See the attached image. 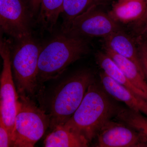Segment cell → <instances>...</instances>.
<instances>
[{
    "mask_svg": "<svg viewBox=\"0 0 147 147\" xmlns=\"http://www.w3.org/2000/svg\"><path fill=\"white\" fill-rule=\"evenodd\" d=\"M89 51L88 43L84 38L63 33L55 36L40 49L38 66V84L57 79L69 66Z\"/></svg>",
    "mask_w": 147,
    "mask_h": 147,
    "instance_id": "2",
    "label": "cell"
},
{
    "mask_svg": "<svg viewBox=\"0 0 147 147\" xmlns=\"http://www.w3.org/2000/svg\"><path fill=\"white\" fill-rule=\"evenodd\" d=\"M115 118L139 132L147 144V116L129 108L121 107Z\"/></svg>",
    "mask_w": 147,
    "mask_h": 147,
    "instance_id": "17",
    "label": "cell"
},
{
    "mask_svg": "<svg viewBox=\"0 0 147 147\" xmlns=\"http://www.w3.org/2000/svg\"><path fill=\"white\" fill-rule=\"evenodd\" d=\"M95 80L88 88L79 107L65 123L90 142L100 129L115 118L121 107Z\"/></svg>",
    "mask_w": 147,
    "mask_h": 147,
    "instance_id": "1",
    "label": "cell"
},
{
    "mask_svg": "<svg viewBox=\"0 0 147 147\" xmlns=\"http://www.w3.org/2000/svg\"><path fill=\"white\" fill-rule=\"evenodd\" d=\"M32 16L25 0H0L1 30L17 41L31 36Z\"/></svg>",
    "mask_w": 147,
    "mask_h": 147,
    "instance_id": "8",
    "label": "cell"
},
{
    "mask_svg": "<svg viewBox=\"0 0 147 147\" xmlns=\"http://www.w3.org/2000/svg\"><path fill=\"white\" fill-rule=\"evenodd\" d=\"M98 7H91L74 18L63 33L84 38L86 37L103 38L120 30L117 22L108 13L98 9Z\"/></svg>",
    "mask_w": 147,
    "mask_h": 147,
    "instance_id": "7",
    "label": "cell"
},
{
    "mask_svg": "<svg viewBox=\"0 0 147 147\" xmlns=\"http://www.w3.org/2000/svg\"><path fill=\"white\" fill-rule=\"evenodd\" d=\"M104 52L117 65L127 79L147 96V81L144 74L131 60L117 54L107 47Z\"/></svg>",
    "mask_w": 147,
    "mask_h": 147,
    "instance_id": "15",
    "label": "cell"
},
{
    "mask_svg": "<svg viewBox=\"0 0 147 147\" xmlns=\"http://www.w3.org/2000/svg\"><path fill=\"white\" fill-rule=\"evenodd\" d=\"M108 0H64L62 14L63 33L67 30L71 22L92 7L105 4Z\"/></svg>",
    "mask_w": 147,
    "mask_h": 147,
    "instance_id": "16",
    "label": "cell"
},
{
    "mask_svg": "<svg viewBox=\"0 0 147 147\" xmlns=\"http://www.w3.org/2000/svg\"><path fill=\"white\" fill-rule=\"evenodd\" d=\"M64 0H41L40 7L42 11L48 14L59 13L63 9Z\"/></svg>",
    "mask_w": 147,
    "mask_h": 147,
    "instance_id": "18",
    "label": "cell"
},
{
    "mask_svg": "<svg viewBox=\"0 0 147 147\" xmlns=\"http://www.w3.org/2000/svg\"><path fill=\"white\" fill-rule=\"evenodd\" d=\"M147 13V2L142 0H118L108 14L116 22L142 25Z\"/></svg>",
    "mask_w": 147,
    "mask_h": 147,
    "instance_id": "11",
    "label": "cell"
},
{
    "mask_svg": "<svg viewBox=\"0 0 147 147\" xmlns=\"http://www.w3.org/2000/svg\"><path fill=\"white\" fill-rule=\"evenodd\" d=\"M142 1H146L147 2V0H142Z\"/></svg>",
    "mask_w": 147,
    "mask_h": 147,
    "instance_id": "23",
    "label": "cell"
},
{
    "mask_svg": "<svg viewBox=\"0 0 147 147\" xmlns=\"http://www.w3.org/2000/svg\"><path fill=\"white\" fill-rule=\"evenodd\" d=\"M96 138L97 147H147L139 132L119 121H109L100 129Z\"/></svg>",
    "mask_w": 147,
    "mask_h": 147,
    "instance_id": "9",
    "label": "cell"
},
{
    "mask_svg": "<svg viewBox=\"0 0 147 147\" xmlns=\"http://www.w3.org/2000/svg\"><path fill=\"white\" fill-rule=\"evenodd\" d=\"M137 45L139 59L147 81V40L144 38H139Z\"/></svg>",
    "mask_w": 147,
    "mask_h": 147,
    "instance_id": "19",
    "label": "cell"
},
{
    "mask_svg": "<svg viewBox=\"0 0 147 147\" xmlns=\"http://www.w3.org/2000/svg\"><path fill=\"white\" fill-rule=\"evenodd\" d=\"M28 5L32 15H34L39 11L41 0H28Z\"/></svg>",
    "mask_w": 147,
    "mask_h": 147,
    "instance_id": "21",
    "label": "cell"
},
{
    "mask_svg": "<svg viewBox=\"0 0 147 147\" xmlns=\"http://www.w3.org/2000/svg\"><path fill=\"white\" fill-rule=\"evenodd\" d=\"M101 86L113 98L125 103L131 110L147 116V100L122 86L104 72H100Z\"/></svg>",
    "mask_w": 147,
    "mask_h": 147,
    "instance_id": "10",
    "label": "cell"
},
{
    "mask_svg": "<svg viewBox=\"0 0 147 147\" xmlns=\"http://www.w3.org/2000/svg\"><path fill=\"white\" fill-rule=\"evenodd\" d=\"M94 81L93 74L84 69L66 78L55 88L49 99L47 113L50 116L51 129L69 119Z\"/></svg>",
    "mask_w": 147,
    "mask_h": 147,
    "instance_id": "3",
    "label": "cell"
},
{
    "mask_svg": "<svg viewBox=\"0 0 147 147\" xmlns=\"http://www.w3.org/2000/svg\"><path fill=\"white\" fill-rule=\"evenodd\" d=\"M50 116L38 107L30 96L19 95L13 147H32L50 127Z\"/></svg>",
    "mask_w": 147,
    "mask_h": 147,
    "instance_id": "4",
    "label": "cell"
},
{
    "mask_svg": "<svg viewBox=\"0 0 147 147\" xmlns=\"http://www.w3.org/2000/svg\"><path fill=\"white\" fill-rule=\"evenodd\" d=\"M11 47L9 40L1 38L0 55L3 66L0 78V120L7 128L12 141L19 95L11 71Z\"/></svg>",
    "mask_w": 147,
    "mask_h": 147,
    "instance_id": "6",
    "label": "cell"
},
{
    "mask_svg": "<svg viewBox=\"0 0 147 147\" xmlns=\"http://www.w3.org/2000/svg\"><path fill=\"white\" fill-rule=\"evenodd\" d=\"M11 56V67L18 95L34 94L38 83V66L40 48L32 36L18 40Z\"/></svg>",
    "mask_w": 147,
    "mask_h": 147,
    "instance_id": "5",
    "label": "cell"
},
{
    "mask_svg": "<svg viewBox=\"0 0 147 147\" xmlns=\"http://www.w3.org/2000/svg\"><path fill=\"white\" fill-rule=\"evenodd\" d=\"M89 143L86 137L65 123L53 129L44 142L46 147H86Z\"/></svg>",
    "mask_w": 147,
    "mask_h": 147,
    "instance_id": "13",
    "label": "cell"
},
{
    "mask_svg": "<svg viewBox=\"0 0 147 147\" xmlns=\"http://www.w3.org/2000/svg\"><path fill=\"white\" fill-rule=\"evenodd\" d=\"M143 34L144 36V38L147 40V24L144 28L143 30Z\"/></svg>",
    "mask_w": 147,
    "mask_h": 147,
    "instance_id": "22",
    "label": "cell"
},
{
    "mask_svg": "<svg viewBox=\"0 0 147 147\" xmlns=\"http://www.w3.org/2000/svg\"><path fill=\"white\" fill-rule=\"evenodd\" d=\"M104 47L131 60L144 74L137 45L129 36L119 30L103 38ZM145 75V74H144Z\"/></svg>",
    "mask_w": 147,
    "mask_h": 147,
    "instance_id": "12",
    "label": "cell"
},
{
    "mask_svg": "<svg viewBox=\"0 0 147 147\" xmlns=\"http://www.w3.org/2000/svg\"><path fill=\"white\" fill-rule=\"evenodd\" d=\"M96 59L98 65L107 75L135 94L147 100L146 94L127 79L117 65L105 52H98L96 55Z\"/></svg>",
    "mask_w": 147,
    "mask_h": 147,
    "instance_id": "14",
    "label": "cell"
},
{
    "mask_svg": "<svg viewBox=\"0 0 147 147\" xmlns=\"http://www.w3.org/2000/svg\"><path fill=\"white\" fill-rule=\"evenodd\" d=\"M13 146L10 134L2 121L0 120V147Z\"/></svg>",
    "mask_w": 147,
    "mask_h": 147,
    "instance_id": "20",
    "label": "cell"
}]
</instances>
